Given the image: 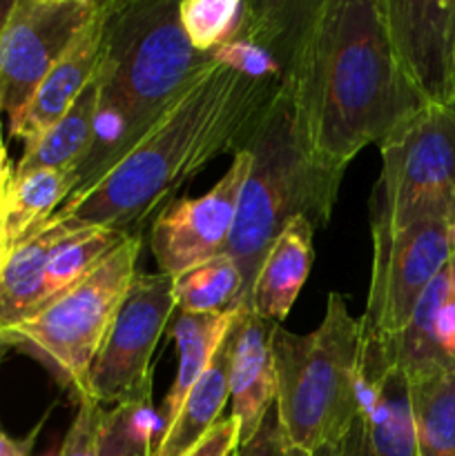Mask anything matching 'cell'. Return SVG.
Returning <instances> with one entry per match:
<instances>
[{
  "mask_svg": "<svg viewBox=\"0 0 455 456\" xmlns=\"http://www.w3.org/2000/svg\"><path fill=\"white\" fill-rule=\"evenodd\" d=\"M281 87L284 80L248 78L212 61L119 163L71 191L47 221L141 234L147 218L212 160L244 150Z\"/></svg>",
  "mask_w": 455,
  "mask_h": 456,
  "instance_id": "1",
  "label": "cell"
},
{
  "mask_svg": "<svg viewBox=\"0 0 455 456\" xmlns=\"http://www.w3.org/2000/svg\"><path fill=\"white\" fill-rule=\"evenodd\" d=\"M297 129L335 172L426 107L401 71L379 0H321L285 76Z\"/></svg>",
  "mask_w": 455,
  "mask_h": 456,
  "instance_id": "2",
  "label": "cell"
},
{
  "mask_svg": "<svg viewBox=\"0 0 455 456\" xmlns=\"http://www.w3.org/2000/svg\"><path fill=\"white\" fill-rule=\"evenodd\" d=\"M212 62L187 40L172 0H110L96 78L94 142L79 187L119 163L196 74ZM74 190V191H76Z\"/></svg>",
  "mask_w": 455,
  "mask_h": 456,
  "instance_id": "3",
  "label": "cell"
},
{
  "mask_svg": "<svg viewBox=\"0 0 455 456\" xmlns=\"http://www.w3.org/2000/svg\"><path fill=\"white\" fill-rule=\"evenodd\" d=\"M245 147L252 154V165L241 187L226 248L241 274L239 307L248 303L263 256L293 218L306 216L315 227L330 221L343 176L317 163L308 151L285 83Z\"/></svg>",
  "mask_w": 455,
  "mask_h": 456,
  "instance_id": "4",
  "label": "cell"
},
{
  "mask_svg": "<svg viewBox=\"0 0 455 456\" xmlns=\"http://www.w3.org/2000/svg\"><path fill=\"white\" fill-rule=\"evenodd\" d=\"M360 337V319H352L339 292L328 294L315 332L275 328V410L290 445L312 456L342 448L357 417Z\"/></svg>",
  "mask_w": 455,
  "mask_h": 456,
  "instance_id": "5",
  "label": "cell"
},
{
  "mask_svg": "<svg viewBox=\"0 0 455 456\" xmlns=\"http://www.w3.org/2000/svg\"><path fill=\"white\" fill-rule=\"evenodd\" d=\"M141 248V234H129L85 279L3 330L0 347L36 356L70 387L74 399L85 396L89 365L138 274Z\"/></svg>",
  "mask_w": 455,
  "mask_h": 456,
  "instance_id": "6",
  "label": "cell"
},
{
  "mask_svg": "<svg viewBox=\"0 0 455 456\" xmlns=\"http://www.w3.org/2000/svg\"><path fill=\"white\" fill-rule=\"evenodd\" d=\"M370 225L401 230L455 221V102L426 105L379 142Z\"/></svg>",
  "mask_w": 455,
  "mask_h": 456,
  "instance_id": "7",
  "label": "cell"
},
{
  "mask_svg": "<svg viewBox=\"0 0 455 456\" xmlns=\"http://www.w3.org/2000/svg\"><path fill=\"white\" fill-rule=\"evenodd\" d=\"M174 312V276L138 272L89 365L85 395L103 408L152 403V356Z\"/></svg>",
  "mask_w": 455,
  "mask_h": 456,
  "instance_id": "8",
  "label": "cell"
},
{
  "mask_svg": "<svg viewBox=\"0 0 455 456\" xmlns=\"http://www.w3.org/2000/svg\"><path fill=\"white\" fill-rule=\"evenodd\" d=\"M370 232L373 272L360 319L370 332L388 341L406 328L422 294L449 265L453 249L446 223H418L401 230L370 225Z\"/></svg>",
  "mask_w": 455,
  "mask_h": 456,
  "instance_id": "9",
  "label": "cell"
},
{
  "mask_svg": "<svg viewBox=\"0 0 455 456\" xmlns=\"http://www.w3.org/2000/svg\"><path fill=\"white\" fill-rule=\"evenodd\" d=\"M103 0H16L0 36V107L9 120L79 40Z\"/></svg>",
  "mask_w": 455,
  "mask_h": 456,
  "instance_id": "10",
  "label": "cell"
},
{
  "mask_svg": "<svg viewBox=\"0 0 455 456\" xmlns=\"http://www.w3.org/2000/svg\"><path fill=\"white\" fill-rule=\"evenodd\" d=\"M252 154L239 150L221 181L199 199H177L156 214L150 248L161 274L178 276L190 267L226 254L236 205L248 178Z\"/></svg>",
  "mask_w": 455,
  "mask_h": 456,
  "instance_id": "11",
  "label": "cell"
},
{
  "mask_svg": "<svg viewBox=\"0 0 455 456\" xmlns=\"http://www.w3.org/2000/svg\"><path fill=\"white\" fill-rule=\"evenodd\" d=\"M337 454L418 456L409 377L391 361L386 343L364 323L357 365V417Z\"/></svg>",
  "mask_w": 455,
  "mask_h": 456,
  "instance_id": "12",
  "label": "cell"
},
{
  "mask_svg": "<svg viewBox=\"0 0 455 456\" xmlns=\"http://www.w3.org/2000/svg\"><path fill=\"white\" fill-rule=\"evenodd\" d=\"M401 71L426 105L455 102V0H379Z\"/></svg>",
  "mask_w": 455,
  "mask_h": 456,
  "instance_id": "13",
  "label": "cell"
},
{
  "mask_svg": "<svg viewBox=\"0 0 455 456\" xmlns=\"http://www.w3.org/2000/svg\"><path fill=\"white\" fill-rule=\"evenodd\" d=\"M107 13H110V0H103L98 13L85 27L79 40L71 45L70 52L45 76L21 114L9 120L12 136L21 138L27 145L43 132H47L79 101L83 89L92 83L94 74H96Z\"/></svg>",
  "mask_w": 455,
  "mask_h": 456,
  "instance_id": "14",
  "label": "cell"
},
{
  "mask_svg": "<svg viewBox=\"0 0 455 456\" xmlns=\"http://www.w3.org/2000/svg\"><path fill=\"white\" fill-rule=\"evenodd\" d=\"M277 323L241 310L232 325L230 417L239 423V445L248 444L277 399L272 332Z\"/></svg>",
  "mask_w": 455,
  "mask_h": 456,
  "instance_id": "15",
  "label": "cell"
},
{
  "mask_svg": "<svg viewBox=\"0 0 455 456\" xmlns=\"http://www.w3.org/2000/svg\"><path fill=\"white\" fill-rule=\"evenodd\" d=\"M317 227L306 216H297L281 230L259 265L244 310L281 325L302 292L312 258Z\"/></svg>",
  "mask_w": 455,
  "mask_h": 456,
  "instance_id": "16",
  "label": "cell"
},
{
  "mask_svg": "<svg viewBox=\"0 0 455 456\" xmlns=\"http://www.w3.org/2000/svg\"><path fill=\"white\" fill-rule=\"evenodd\" d=\"M244 307H230V310L214 312V314H186V312H174L172 316V337L178 346V370L156 412V436L154 441L170 428V423L177 417L183 399L192 390L201 374L210 368L214 354L223 346L226 337L230 334L232 325L239 319Z\"/></svg>",
  "mask_w": 455,
  "mask_h": 456,
  "instance_id": "17",
  "label": "cell"
},
{
  "mask_svg": "<svg viewBox=\"0 0 455 456\" xmlns=\"http://www.w3.org/2000/svg\"><path fill=\"white\" fill-rule=\"evenodd\" d=\"M70 232L45 221L4 254L0 261V332L29 316L43 303L49 254Z\"/></svg>",
  "mask_w": 455,
  "mask_h": 456,
  "instance_id": "18",
  "label": "cell"
},
{
  "mask_svg": "<svg viewBox=\"0 0 455 456\" xmlns=\"http://www.w3.org/2000/svg\"><path fill=\"white\" fill-rule=\"evenodd\" d=\"M230 356L232 330L214 354L210 368L201 374L183 399L177 417L168 430L154 441L152 456H183L190 452L219 421L230 399Z\"/></svg>",
  "mask_w": 455,
  "mask_h": 456,
  "instance_id": "19",
  "label": "cell"
},
{
  "mask_svg": "<svg viewBox=\"0 0 455 456\" xmlns=\"http://www.w3.org/2000/svg\"><path fill=\"white\" fill-rule=\"evenodd\" d=\"M98 110V85L96 78L83 89L79 101L61 120L52 125L47 132L27 142L21 160L13 167L12 178H22L40 169H76L89 154L94 142Z\"/></svg>",
  "mask_w": 455,
  "mask_h": 456,
  "instance_id": "20",
  "label": "cell"
},
{
  "mask_svg": "<svg viewBox=\"0 0 455 456\" xmlns=\"http://www.w3.org/2000/svg\"><path fill=\"white\" fill-rule=\"evenodd\" d=\"M79 187L76 169H40L22 178H12L3 205L4 254L21 243L40 223L47 221Z\"/></svg>",
  "mask_w": 455,
  "mask_h": 456,
  "instance_id": "21",
  "label": "cell"
},
{
  "mask_svg": "<svg viewBox=\"0 0 455 456\" xmlns=\"http://www.w3.org/2000/svg\"><path fill=\"white\" fill-rule=\"evenodd\" d=\"M418 456H455V372L409 377Z\"/></svg>",
  "mask_w": 455,
  "mask_h": 456,
  "instance_id": "22",
  "label": "cell"
},
{
  "mask_svg": "<svg viewBox=\"0 0 455 456\" xmlns=\"http://www.w3.org/2000/svg\"><path fill=\"white\" fill-rule=\"evenodd\" d=\"M446 297H449V274L444 267L422 294L406 328L388 341L382 338L391 361L404 370L406 377L446 370L435 343V314Z\"/></svg>",
  "mask_w": 455,
  "mask_h": 456,
  "instance_id": "23",
  "label": "cell"
},
{
  "mask_svg": "<svg viewBox=\"0 0 455 456\" xmlns=\"http://www.w3.org/2000/svg\"><path fill=\"white\" fill-rule=\"evenodd\" d=\"M129 234L107 230V227H83L71 230L61 243L49 254L47 267H45L43 283V303L58 297L67 288L79 283L89 274L103 258L114 252ZM40 303V305H43ZM38 305V307H40Z\"/></svg>",
  "mask_w": 455,
  "mask_h": 456,
  "instance_id": "24",
  "label": "cell"
},
{
  "mask_svg": "<svg viewBox=\"0 0 455 456\" xmlns=\"http://www.w3.org/2000/svg\"><path fill=\"white\" fill-rule=\"evenodd\" d=\"M177 310L186 314H214L239 307L241 274L228 254L210 258L174 276Z\"/></svg>",
  "mask_w": 455,
  "mask_h": 456,
  "instance_id": "25",
  "label": "cell"
},
{
  "mask_svg": "<svg viewBox=\"0 0 455 456\" xmlns=\"http://www.w3.org/2000/svg\"><path fill=\"white\" fill-rule=\"evenodd\" d=\"M250 3L244 0H183L178 18L192 47L210 53L244 34Z\"/></svg>",
  "mask_w": 455,
  "mask_h": 456,
  "instance_id": "26",
  "label": "cell"
},
{
  "mask_svg": "<svg viewBox=\"0 0 455 456\" xmlns=\"http://www.w3.org/2000/svg\"><path fill=\"white\" fill-rule=\"evenodd\" d=\"M156 428L159 423L152 403H123L107 408L98 456H152Z\"/></svg>",
  "mask_w": 455,
  "mask_h": 456,
  "instance_id": "27",
  "label": "cell"
},
{
  "mask_svg": "<svg viewBox=\"0 0 455 456\" xmlns=\"http://www.w3.org/2000/svg\"><path fill=\"white\" fill-rule=\"evenodd\" d=\"M76 403H79V410H76L74 423H71L70 432L62 441L58 456H98L107 408H103L98 401H94L87 395L76 399Z\"/></svg>",
  "mask_w": 455,
  "mask_h": 456,
  "instance_id": "28",
  "label": "cell"
},
{
  "mask_svg": "<svg viewBox=\"0 0 455 456\" xmlns=\"http://www.w3.org/2000/svg\"><path fill=\"white\" fill-rule=\"evenodd\" d=\"M236 456H312L303 450L290 445V441L285 439L284 430H281L279 417H277L275 405L270 408V412L266 414V419L261 421L259 430L254 432L252 439L248 444L239 445V452Z\"/></svg>",
  "mask_w": 455,
  "mask_h": 456,
  "instance_id": "29",
  "label": "cell"
},
{
  "mask_svg": "<svg viewBox=\"0 0 455 456\" xmlns=\"http://www.w3.org/2000/svg\"><path fill=\"white\" fill-rule=\"evenodd\" d=\"M236 452H239V423L232 417H226L183 456H236Z\"/></svg>",
  "mask_w": 455,
  "mask_h": 456,
  "instance_id": "30",
  "label": "cell"
},
{
  "mask_svg": "<svg viewBox=\"0 0 455 456\" xmlns=\"http://www.w3.org/2000/svg\"><path fill=\"white\" fill-rule=\"evenodd\" d=\"M435 343L446 370L455 372V298L451 294L435 314Z\"/></svg>",
  "mask_w": 455,
  "mask_h": 456,
  "instance_id": "31",
  "label": "cell"
},
{
  "mask_svg": "<svg viewBox=\"0 0 455 456\" xmlns=\"http://www.w3.org/2000/svg\"><path fill=\"white\" fill-rule=\"evenodd\" d=\"M36 432H38V428L34 430V435L25 436V439H12L4 432H0V456H29L31 445L36 441Z\"/></svg>",
  "mask_w": 455,
  "mask_h": 456,
  "instance_id": "32",
  "label": "cell"
},
{
  "mask_svg": "<svg viewBox=\"0 0 455 456\" xmlns=\"http://www.w3.org/2000/svg\"><path fill=\"white\" fill-rule=\"evenodd\" d=\"M13 169L9 167V160H7V147H4L3 141V127H0V187L7 185L9 178H12Z\"/></svg>",
  "mask_w": 455,
  "mask_h": 456,
  "instance_id": "33",
  "label": "cell"
},
{
  "mask_svg": "<svg viewBox=\"0 0 455 456\" xmlns=\"http://www.w3.org/2000/svg\"><path fill=\"white\" fill-rule=\"evenodd\" d=\"M13 4H16V0H0V36H3L4 27H7L9 16L13 12Z\"/></svg>",
  "mask_w": 455,
  "mask_h": 456,
  "instance_id": "34",
  "label": "cell"
},
{
  "mask_svg": "<svg viewBox=\"0 0 455 456\" xmlns=\"http://www.w3.org/2000/svg\"><path fill=\"white\" fill-rule=\"evenodd\" d=\"M446 274H449V294L455 298V254L451 256L449 265H446Z\"/></svg>",
  "mask_w": 455,
  "mask_h": 456,
  "instance_id": "35",
  "label": "cell"
},
{
  "mask_svg": "<svg viewBox=\"0 0 455 456\" xmlns=\"http://www.w3.org/2000/svg\"><path fill=\"white\" fill-rule=\"evenodd\" d=\"M449 245H451V249H453V254H455V221L449 225Z\"/></svg>",
  "mask_w": 455,
  "mask_h": 456,
  "instance_id": "36",
  "label": "cell"
},
{
  "mask_svg": "<svg viewBox=\"0 0 455 456\" xmlns=\"http://www.w3.org/2000/svg\"><path fill=\"white\" fill-rule=\"evenodd\" d=\"M315 456H339L337 452H319V454H315Z\"/></svg>",
  "mask_w": 455,
  "mask_h": 456,
  "instance_id": "37",
  "label": "cell"
},
{
  "mask_svg": "<svg viewBox=\"0 0 455 456\" xmlns=\"http://www.w3.org/2000/svg\"><path fill=\"white\" fill-rule=\"evenodd\" d=\"M45 456H58V454H54V452H49V454H45Z\"/></svg>",
  "mask_w": 455,
  "mask_h": 456,
  "instance_id": "38",
  "label": "cell"
},
{
  "mask_svg": "<svg viewBox=\"0 0 455 456\" xmlns=\"http://www.w3.org/2000/svg\"><path fill=\"white\" fill-rule=\"evenodd\" d=\"M0 114H3V107H0Z\"/></svg>",
  "mask_w": 455,
  "mask_h": 456,
  "instance_id": "39",
  "label": "cell"
}]
</instances>
